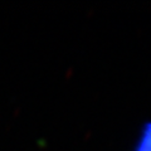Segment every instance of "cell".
Here are the masks:
<instances>
[{"instance_id":"1","label":"cell","mask_w":151,"mask_h":151,"mask_svg":"<svg viewBox=\"0 0 151 151\" xmlns=\"http://www.w3.org/2000/svg\"><path fill=\"white\" fill-rule=\"evenodd\" d=\"M134 151H151V121L142 126Z\"/></svg>"}]
</instances>
